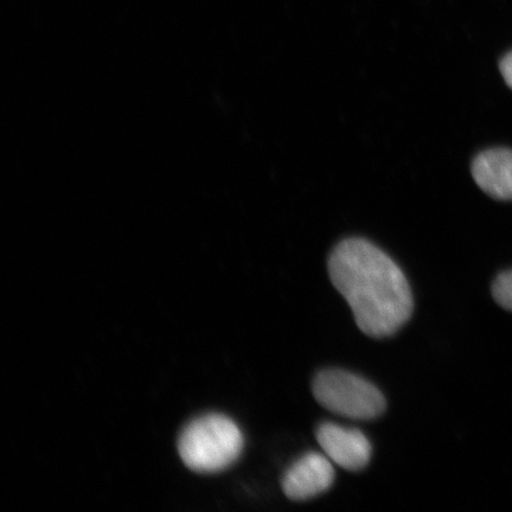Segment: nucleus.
<instances>
[{"mask_svg": "<svg viewBox=\"0 0 512 512\" xmlns=\"http://www.w3.org/2000/svg\"><path fill=\"white\" fill-rule=\"evenodd\" d=\"M328 270L364 334L386 338L411 319L414 300L406 275L374 243L358 238L339 242Z\"/></svg>", "mask_w": 512, "mask_h": 512, "instance_id": "nucleus-1", "label": "nucleus"}, {"mask_svg": "<svg viewBox=\"0 0 512 512\" xmlns=\"http://www.w3.org/2000/svg\"><path fill=\"white\" fill-rule=\"evenodd\" d=\"M316 435L325 456L344 470L361 471L370 463L371 444L361 431L324 422Z\"/></svg>", "mask_w": 512, "mask_h": 512, "instance_id": "nucleus-5", "label": "nucleus"}, {"mask_svg": "<svg viewBox=\"0 0 512 512\" xmlns=\"http://www.w3.org/2000/svg\"><path fill=\"white\" fill-rule=\"evenodd\" d=\"M492 296L503 309L512 312V270L498 275L492 285Z\"/></svg>", "mask_w": 512, "mask_h": 512, "instance_id": "nucleus-7", "label": "nucleus"}, {"mask_svg": "<svg viewBox=\"0 0 512 512\" xmlns=\"http://www.w3.org/2000/svg\"><path fill=\"white\" fill-rule=\"evenodd\" d=\"M499 69H501L504 81L512 89V51L503 57L499 63Z\"/></svg>", "mask_w": 512, "mask_h": 512, "instance_id": "nucleus-8", "label": "nucleus"}, {"mask_svg": "<svg viewBox=\"0 0 512 512\" xmlns=\"http://www.w3.org/2000/svg\"><path fill=\"white\" fill-rule=\"evenodd\" d=\"M313 395L329 412L352 420H373L386 411L379 388L348 371H320L313 380Z\"/></svg>", "mask_w": 512, "mask_h": 512, "instance_id": "nucleus-3", "label": "nucleus"}, {"mask_svg": "<svg viewBox=\"0 0 512 512\" xmlns=\"http://www.w3.org/2000/svg\"><path fill=\"white\" fill-rule=\"evenodd\" d=\"M245 439L238 425L221 414L201 416L184 428L178 439L183 463L198 473L227 470L238 460Z\"/></svg>", "mask_w": 512, "mask_h": 512, "instance_id": "nucleus-2", "label": "nucleus"}, {"mask_svg": "<svg viewBox=\"0 0 512 512\" xmlns=\"http://www.w3.org/2000/svg\"><path fill=\"white\" fill-rule=\"evenodd\" d=\"M335 482L331 460L317 452L304 454L285 472L281 486L292 501H307L324 494Z\"/></svg>", "mask_w": 512, "mask_h": 512, "instance_id": "nucleus-4", "label": "nucleus"}, {"mask_svg": "<svg viewBox=\"0 0 512 512\" xmlns=\"http://www.w3.org/2000/svg\"><path fill=\"white\" fill-rule=\"evenodd\" d=\"M472 177L485 194L499 201H512V151L486 150L473 160Z\"/></svg>", "mask_w": 512, "mask_h": 512, "instance_id": "nucleus-6", "label": "nucleus"}]
</instances>
